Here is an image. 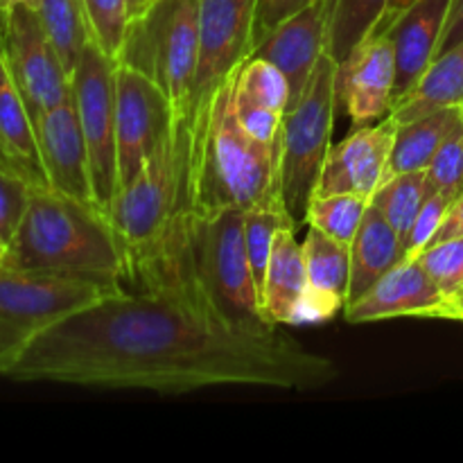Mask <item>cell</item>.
I'll use <instances>...</instances> for the list:
<instances>
[{
  "label": "cell",
  "instance_id": "cell-36",
  "mask_svg": "<svg viewBox=\"0 0 463 463\" xmlns=\"http://www.w3.org/2000/svg\"><path fill=\"white\" fill-rule=\"evenodd\" d=\"M463 235V190L455 197L452 206L448 208L446 217H443V224L439 229L437 238L434 242H441V240H450V238H459Z\"/></svg>",
  "mask_w": 463,
  "mask_h": 463
},
{
  "label": "cell",
  "instance_id": "cell-21",
  "mask_svg": "<svg viewBox=\"0 0 463 463\" xmlns=\"http://www.w3.org/2000/svg\"><path fill=\"white\" fill-rule=\"evenodd\" d=\"M0 154L18 172H23L32 185H48L36 147L34 118L9 71L3 36H0Z\"/></svg>",
  "mask_w": 463,
  "mask_h": 463
},
{
  "label": "cell",
  "instance_id": "cell-38",
  "mask_svg": "<svg viewBox=\"0 0 463 463\" xmlns=\"http://www.w3.org/2000/svg\"><path fill=\"white\" fill-rule=\"evenodd\" d=\"M149 0H129V12H131V23L138 21L140 16L145 14V9H147Z\"/></svg>",
  "mask_w": 463,
  "mask_h": 463
},
{
  "label": "cell",
  "instance_id": "cell-20",
  "mask_svg": "<svg viewBox=\"0 0 463 463\" xmlns=\"http://www.w3.org/2000/svg\"><path fill=\"white\" fill-rule=\"evenodd\" d=\"M307 294V271L303 244L297 240V229L283 226L274 238L260 301L271 324L298 326L303 301Z\"/></svg>",
  "mask_w": 463,
  "mask_h": 463
},
{
  "label": "cell",
  "instance_id": "cell-16",
  "mask_svg": "<svg viewBox=\"0 0 463 463\" xmlns=\"http://www.w3.org/2000/svg\"><path fill=\"white\" fill-rule=\"evenodd\" d=\"M446 294L430 279L428 271L414 258H405L401 265L389 269L360 298L344 307L348 324H375V321L419 317L441 319L448 306Z\"/></svg>",
  "mask_w": 463,
  "mask_h": 463
},
{
  "label": "cell",
  "instance_id": "cell-10",
  "mask_svg": "<svg viewBox=\"0 0 463 463\" xmlns=\"http://www.w3.org/2000/svg\"><path fill=\"white\" fill-rule=\"evenodd\" d=\"M0 36L9 71L32 118L72 98V77L45 34L34 7L12 5L0 16Z\"/></svg>",
  "mask_w": 463,
  "mask_h": 463
},
{
  "label": "cell",
  "instance_id": "cell-3",
  "mask_svg": "<svg viewBox=\"0 0 463 463\" xmlns=\"http://www.w3.org/2000/svg\"><path fill=\"white\" fill-rule=\"evenodd\" d=\"M262 203H283L280 140L265 143L244 129L235 113L231 77L193 136V215L222 208L249 211Z\"/></svg>",
  "mask_w": 463,
  "mask_h": 463
},
{
  "label": "cell",
  "instance_id": "cell-17",
  "mask_svg": "<svg viewBox=\"0 0 463 463\" xmlns=\"http://www.w3.org/2000/svg\"><path fill=\"white\" fill-rule=\"evenodd\" d=\"M452 0H414L387 27L396 54V99L405 98L441 48Z\"/></svg>",
  "mask_w": 463,
  "mask_h": 463
},
{
  "label": "cell",
  "instance_id": "cell-11",
  "mask_svg": "<svg viewBox=\"0 0 463 463\" xmlns=\"http://www.w3.org/2000/svg\"><path fill=\"white\" fill-rule=\"evenodd\" d=\"M175 122V109L154 77L127 61L116 66L118 190L152 156Z\"/></svg>",
  "mask_w": 463,
  "mask_h": 463
},
{
  "label": "cell",
  "instance_id": "cell-43",
  "mask_svg": "<svg viewBox=\"0 0 463 463\" xmlns=\"http://www.w3.org/2000/svg\"><path fill=\"white\" fill-rule=\"evenodd\" d=\"M461 321H463V319H461Z\"/></svg>",
  "mask_w": 463,
  "mask_h": 463
},
{
  "label": "cell",
  "instance_id": "cell-35",
  "mask_svg": "<svg viewBox=\"0 0 463 463\" xmlns=\"http://www.w3.org/2000/svg\"><path fill=\"white\" fill-rule=\"evenodd\" d=\"M459 41H463V0H452L450 16H448L446 32H443L439 54L446 52V50H450V48H455ZM439 54H437V57H439Z\"/></svg>",
  "mask_w": 463,
  "mask_h": 463
},
{
  "label": "cell",
  "instance_id": "cell-4",
  "mask_svg": "<svg viewBox=\"0 0 463 463\" xmlns=\"http://www.w3.org/2000/svg\"><path fill=\"white\" fill-rule=\"evenodd\" d=\"M122 289L81 276L0 265V378H9L45 330Z\"/></svg>",
  "mask_w": 463,
  "mask_h": 463
},
{
  "label": "cell",
  "instance_id": "cell-22",
  "mask_svg": "<svg viewBox=\"0 0 463 463\" xmlns=\"http://www.w3.org/2000/svg\"><path fill=\"white\" fill-rule=\"evenodd\" d=\"M407 258L405 244L398 238L383 213L375 206L366 208L364 220L351 242V288L348 303L360 298L371 285L378 283L389 269ZM346 303V306H348Z\"/></svg>",
  "mask_w": 463,
  "mask_h": 463
},
{
  "label": "cell",
  "instance_id": "cell-19",
  "mask_svg": "<svg viewBox=\"0 0 463 463\" xmlns=\"http://www.w3.org/2000/svg\"><path fill=\"white\" fill-rule=\"evenodd\" d=\"M303 253H306L307 294L306 301H303L298 326L330 321L348 303L351 247L307 226Z\"/></svg>",
  "mask_w": 463,
  "mask_h": 463
},
{
  "label": "cell",
  "instance_id": "cell-30",
  "mask_svg": "<svg viewBox=\"0 0 463 463\" xmlns=\"http://www.w3.org/2000/svg\"><path fill=\"white\" fill-rule=\"evenodd\" d=\"M414 260H419L446 297H455L463 288V235L432 242Z\"/></svg>",
  "mask_w": 463,
  "mask_h": 463
},
{
  "label": "cell",
  "instance_id": "cell-25",
  "mask_svg": "<svg viewBox=\"0 0 463 463\" xmlns=\"http://www.w3.org/2000/svg\"><path fill=\"white\" fill-rule=\"evenodd\" d=\"M34 12L72 77V71H75L86 43L90 41L81 0H39L34 5Z\"/></svg>",
  "mask_w": 463,
  "mask_h": 463
},
{
  "label": "cell",
  "instance_id": "cell-32",
  "mask_svg": "<svg viewBox=\"0 0 463 463\" xmlns=\"http://www.w3.org/2000/svg\"><path fill=\"white\" fill-rule=\"evenodd\" d=\"M428 190L430 193L459 194L463 190V122L452 129L443 140L439 152L428 165Z\"/></svg>",
  "mask_w": 463,
  "mask_h": 463
},
{
  "label": "cell",
  "instance_id": "cell-24",
  "mask_svg": "<svg viewBox=\"0 0 463 463\" xmlns=\"http://www.w3.org/2000/svg\"><path fill=\"white\" fill-rule=\"evenodd\" d=\"M463 122V107H443L410 122H396L387 179L393 175L428 170L443 140Z\"/></svg>",
  "mask_w": 463,
  "mask_h": 463
},
{
  "label": "cell",
  "instance_id": "cell-12",
  "mask_svg": "<svg viewBox=\"0 0 463 463\" xmlns=\"http://www.w3.org/2000/svg\"><path fill=\"white\" fill-rule=\"evenodd\" d=\"M34 131L48 188L86 206L99 208L75 98H68L66 102L34 116Z\"/></svg>",
  "mask_w": 463,
  "mask_h": 463
},
{
  "label": "cell",
  "instance_id": "cell-29",
  "mask_svg": "<svg viewBox=\"0 0 463 463\" xmlns=\"http://www.w3.org/2000/svg\"><path fill=\"white\" fill-rule=\"evenodd\" d=\"M90 39L113 59L120 61L131 30L129 0H81Z\"/></svg>",
  "mask_w": 463,
  "mask_h": 463
},
{
  "label": "cell",
  "instance_id": "cell-37",
  "mask_svg": "<svg viewBox=\"0 0 463 463\" xmlns=\"http://www.w3.org/2000/svg\"><path fill=\"white\" fill-rule=\"evenodd\" d=\"M441 319H448V321H461L463 319V288L455 294V297L448 298V306H446V310H443Z\"/></svg>",
  "mask_w": 463,
  "mask_h": 463
},
{
  "label": "cell",
  "instance_id": "cell-40",
  "mask_svg": "<svg viewBox=\"0 0 463 463\" xmlns=\"http://www.w3.org/2000/svg\"><path fill=\"white\" fill-rule=\"evenodd\" d=\"M5 256H7V247H5L3 242H0V265L5 262Z\"/></svg>",
  "mask_w": 463,
  "mask_h": 463
},
{
  "label": "cell",
  "instance_id": "cell-23",
  "mask_svg": "<svg viewBox=\"0 0 463 463\" xmlns=\"http://www.w3.org/2000/svg\"><path fill=\"white\" fill-rule=\"evenodd\" d=\"M443 107H463V41L434 59L414 89L393 104L392 118L410 122Z\"/></svg>",
  "mask_w": 463,
  "mask_h": 463
},
{
  "label": "cell",
  "instance_id": "cell-27",
  "mask_svg": "<svg viewBox=\"0 0 463 463\" xmlns=\"http://www.w3.org/2000/svg\"><path fill=\"white\" fill-rule=\"evenodd\" d=\"M392 0H333L328 30V52L344 61L360 41H364L387 16Z\"/></svg>",
  "mask_w": 463,
  "mask_h": 463
},
{
  "label": "cell",
  "instance_id": "cell-5",
  "mask_svg": "<svg viewBox=\"0 0 463 463\" xmlns=\"http://www.w3.org/2000/svg\"><path fill=\"white\" fill-rule=\"evenodd\" d=\"M337 71V59L326 52L306 89L288 109L280 131V197L297 229L306 224L307 206L333 147L335 113L339 107Z\"/></svg>",
  "mask_w": 463,
  "mask_h": 463
},
{
  "label": "cell",
  "instance_id": "cell-8",
  "mask_svg": "<svg viewBox=\"0 0 463 463\" xmlns=\"http://www.w3.org/2000/svg\"><path fill=\"white\" fill-rule=\"evenodd\" d=\"M260 0H199V63L193 89V136L206 122L217 90L251 57Z\"/></svg>",
  "mask_w": 463,
  "mask_h": 463
},
{
  "label": "cell",
  "instance_id": "cell-18",
  "mask_svg": "<svg viewBox=\"0 0 463 463\" xmlns=\"http://www.w3.org/2000/svg\"><path fill=\"white\" fill-rule=\"evenodd\" d=\"M233 104L249 134L265 143H279L292 104L288 77L274 63L249 57L233 75Z\"/></svg>",
  "mask_w": 463,
  "mask_h": 463
},
{
  "label": "cell",
  "instance_id": "cell-39",
  "mask_svg": "<svg viewBox=\"0 0 463 463\" xmlns=\"http://www.w3.org/2000/svg\"><path fill=\"white\" fill-rule=\"evenodd\" d=\"M36 3H39V0H7L5 7H12V5H30V7H34Z\"/></svg>",
  "mask_w": 463,
  "mask_h": 463
},
{
  "label": "cell",
  "instance_id": "cell-9",
  "mask_svg": "<svg viewBox=\"0 0 463 463\" xmlns=\"http://www.w3.org/2000/svg\"><path fill=\"white\" fill-rule=\"evenodd\" d=\"M116 66L118 63L90 39L72 71V98L89 147L95 199L107 215L118 194Z\"/></svg>",
  "mask_w": 463,
  "mask_h": 463
},
{
  "label": "cell",
  "instance_id": "cell-34",
  "mask_svg": "<svg viewBox=\"0 0 463 463\" xmlns=\"http://www.w3.org/2000/svg\"><path fill=\"white\" fill-rule=\"evenodd\" d=\"M310 3L312 0H260L256 16V43L271 27H276L280 21H285V18L292 16L294 12H298V9H303Z\"/></svg>",
  "mask_w": 463,
  "mask_h": 463
},
{
  "label": "cell",
  "instance_id": "cell-1",
  "mask_svg": "<svg viewBox=\"0 0 463 463\" xmlns=\"http://www.w3.org/2000/svg\"><path fill=\"white\" fill-rule=\"evenodd\" d=\"M9 378L156 393L208 387L312 392L335 383L339 369L276 326L229 321L197 279L127 288L66 317L27 348Z\"/></svg>",
  "mask_w": 463,
  "mask_h": 463
},
{
  "label": "cell",
  "instance_id": "cell-6",
  "mask_svg": "<svg viewBox=\"0 0 463 463\" xmlns=\"http://www.w3.org/2000/svg\"><path fill=\"white\" fill-rule=\"evenodd\" d=\"M120 61L154 77L175 116L190 120L199 63V0H152L131 23Z\"/></svg>",
  "mask_w": 463,
  "mask_h": 463
},
{
  "label": "cell",
  "instance_id": "cell-26",
  "mask_svg": "<svg viewBox=\"0 0 463 463\" xmlns=\"http://www.w3.org/2000/svg\"><path fill=\"white\" fill-rule=\"evenodd\" d=\"M425 197H428V172L414 170L384 179L380 188L371 194L369 203L383 213L384 220L392 224V229L405 244Z\"/></svg>",
  "mask_w": 463,
  "mask_h": 463
},
{
  "label": "cell",
  "instance_id": "cell-31",
  "mask_svg": "<svg viewBox=\"0 0 463 463\" xmlns=\"http://www.w3.org/2000/svg\"><path fill=\"white\" fill-rule=\"evenodd\" d=\"M32 188L30 179L0 154V242L5 247L16 233Z\"/></svg>",
  "mask_w": 463,
  "mask_h": 463
},
{
  "label": "cell",
  "instance_id": "cell-7",
  "mask_svg": "<svg viewBox=\"0 0 463 463\" xmlns=\"http://www.w3.org/2000/svg\"><path fill=\"white\" fill-rule=\"evenodd\" d=\"M193 249L199 279L217 310L240 326H276L265 317L244 244V211L194 215Z\"/></svg>",
  "mask_w": 463,
  "mask_h": 463
},
{
  "label": "cell",
  "instance_id": "cell-13",
  "mask_svg": "<svg viewBox=\"0 0 463 463\" xmlns=\"http://www.w3.org/2000/svg\"><path fill=\"white\" fill-rule=\"evenodd\" d=\"M337 95L353 127L387 118L396 99V54L387 30L371 32L337 71Z\"/></svg>",
  "mask_w": 463,
  "mask_h": 463
},
{
  "label": "cell",
  "instance_id": "cell-14",
  "mask_svg": "<svg viewBox=\"0 0 463 463\" xmlns=\"http://www.w3.org/2000/svg\"><path fill=\"white\" fill-rule=\"evenodd\" d=\"M393 138L396 120L392 113L378 122L355 127L348 138L330 147L317 181L315 197L351 193L371 199V194L387 179Z\"/></svg>",
  "mask_w": 463,
  "mask_h": 463
},
{
  "label": "cell",
  "instance_id": "cell-33",
  "mask_svg": "<svg viewBox=\"0 0 463 463\" xmlns=\"http://www.w3.org/2000/svg\"><path fill=\"white\" fill-rule=\"evenodd\" d=\"M457 194L450 193H430L428 190V197H425L423 206H420L419 215H416L414 226L410 231V238L405 242V251L407 258H416L425 247L434 242L437 238L439 229L443 224V217H446L448 208L452 206Z\"/></svg>",
  "mask_w": 463,
  "mask_h": 463
},
{
  "label": "cell",
  "instance_id": "cell-28",
  "mask_svg": "<svg viewBox=\"0 0 463 463\" xmlns=\"http://www.w3.org/2000/svg\"><path fill=\"white\" fill-rule=\"evenodd\" d=\"M366 208H369V199L360 194H319V197H312L307 206L306 224L351 247L364 220Z\"/></svg>",
  "mask_w": 463,
  "mask_h": 463
},
{
  "label": "cell",
  "instance_id": "cell-2",
  "mask_svg": "<svg viewBox=\"0 0 463 463\" xmlns=\"http://www.w3.org/2000/svg\"><path fill=\"white\" fill-rule=\"evenodd\" d=\"M3 265L129 283V258L107 213L34 185Z\"/></svg>",
  "mask_w": 463,
  "mask_h": 463
},
{
  "label": "cell",
  "instance_id": "cell-42",
  "mask_svg": "<svg viewBox=\"0 0 463 463\" xmlns=\"http://www.w3.org/2000/svg\"><path fill=\"white\" fill-rule=\"evenodd\" d=\"M149 3H152V0H149Z\"/></svg>",
  "mask_w": 463,
  "mask_h": 463
},
{
  "label": "cell",
  "instance_id": "cell-15",
  "mask_svg": "<svg viewBox=\"0 0 463 463\" xmlns=\"http://www.w3.org/2000/svg\"><path fill=\"white\" fill-rule=\"evenodd\" d=\"M333 0H312L253 45L251 57L265 59L288 77L292 102L306 89L319 59L328 52V30ZM292 107V104H289Z\"/></svg>",
  "mask_w": 463,
  "mask_h": 463
},
{
  "label": "cell",
  "instance_id": "cell-41",
  "mask_svg": "<svg viewBox=\"0 0 463 463\" xmlns=\"http://www.w3.org/2000/svg\"><path fill=\"white\" fill-rule=\"evenodd\" d=\"M5 3H7V0H0V16H3V9H5Z\"/></svg>",
  "mask_w": 463,
  "mask_h": 463
}]
</instances>
